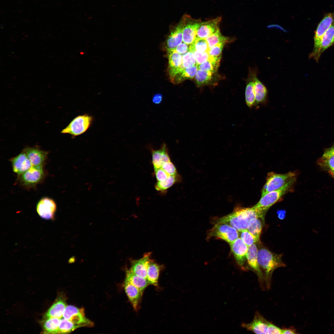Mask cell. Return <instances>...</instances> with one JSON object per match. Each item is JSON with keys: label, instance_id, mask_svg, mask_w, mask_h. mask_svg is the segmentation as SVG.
<instances>
[{"label": "cell", "instance_id": "obj_1", "mask_svg": "<svg viewBox=\"0 0 334 334\" xmlns=\"http://www.w3.org/2000/svg\"><path fill=\"white\" fill-rule=\"evenodd\" d=\"M268 210L263 208H237L232 213L218 220L217 223L229 225L239 232L247 229L249 223L253 218H264Z\"/></svg>", "mask_w": 334, "mask_h": 334}, {"label": "cell", "instance_id": "obj_2", "mask_svg": "<svg viewBox=\"0 0 334 334\" xmlns=\"http://www.w3.org/2000/svg\"><path fill=\"white\" fill-rule=\"evenodd\" d=\"M281 258V255L274 254L265 248L258 250V262L263 276L265 288L269 289L270 287L272 276L274 270L285 266Z\"/></svg>", "mask_w": 334, "mask_h": 334}, {"label": "cell", "instance_id": "obj_3", "mask_svg": "<svg viewBox=\"0 0 334 334\" xmlns=\"http://www.w3.org/2000/svg\"><path fill=\"white\" fill-rule=\"evenodd\" d=\"M297 173L289 172L285 174H278L273 172L268 173L266 181L262 190L261 197L271 191L280 188L288 183L296 180Z\"/></svg>", "mask_w": 334, "mask_h": 334}, {"label": "cell", "instance_id": "obj_4", "mask_svg": "<svg viewBox=\"0 0 334 334\" xmlns=\"http://www.w3.org/2000/svg\"><path fill=\"white\" fill-rule=\"evenodd\" d=\"M93 120L92 116L88 114L79 115L75 118L61 133L69 134L75 137L86 132Z\"/></svg>", "mask_w": 334, "mask_h": 334}, {"label": "cell", "instance_id": "obj_5", "mask_svg": "<svg viewBox=\"0 0 334 334\" xmlns=\"http://www.w3.org/2000/svg\"><path fill=\"white\" fill-rule=\"evenodd\" d=\"M296 180L292 181L277 190L270 192L261 197L259 201L253 207L267 209L277 202L285 194L292 190Z\"/></svg>", "mask_w": 334, "mask_h": 334}, {"label": "cell", "instance_id": "obj_6", "mask_svg": "<svg viewBox=\"0 0 334 334\" xmlns=\"http://www.w3.org/2000/svg\"><path fill=\"white\" fill-rule=\"evenodd\" d=\"M239 232L229 225L217 223L210 230L208 237H215L230 243L238 238Z\"/></svg>", "mask_w": 334, "mask_h": 334}, {"label": "cell", "instance_id": "obj_7", "mask_svg": "<svg viewBox=\"0 0 334 334\" xmlns=\"http://www.w3.org/2000/svg\"><path fill=\"white\" fill-rule=\"evenodd\" d=\"M182 19L183 23V41L190 45L196 38L197 30L202 21L200 19H195L187 15H184Z\"/></svg>", "mask_w": 334, "mask_h": 334}, {"label": "cell", "instance_id": "obj_8", "mask_svg": "<svg viewBox=\"0 0 334 334\" xmlns=\"http://www.w3.org/2000/svg\"><path fill=\"white\" fill-rule=\"evenodd\" d=\"M334 23V12L326 14L320 22L315 32L314 49L310 54V58H313L315 57L319 49L323 36Z\"/></svg>", "mask_w": 334, "mask_h": 334}, {"label": "cell", "instance_id": "obj_9", "mask_svg": "<svg viewBox=\"0 0 334 334\" xmlns=\"http://www.w3.org/2000/svg\"><path fill=\"white\" fill-rule=\"evenodd\" d=\"M44 176L42 166H32L20 175L21 184L27 187H32L42 181Z\"/></svg>", "mask_w": 334, "mask_h": 334}, {"label": "cell", "instance_id": "obj_10", "mask_svg": "<svg viewBox=\"0 0 334 334\" xmlns=\"http://www.w3.org/2000/svg\"><path fill=\"white\" fill-rule=\"evenodd\" d=\"M56 209L55 201L47 197L41 199L36 206V210L38 215L42 219L46 220H54Z\"/></svg>", "mask_w": 334, "mask_h": 334}, {"label": "cell", "instance_id": "obj_11", "mask_svg": "<svg viewBox=\"0 0 334 334\" xmlns=\"http://www.w3.org/2000/svg\"><path fill=\"white\" fill-rule=\"evenodd\" d=\"M258 250L255 243L248 246L247 254V261L249 267L257 276L260 286L263 289L265 288L264 279L258 262Z\"/></svg>", "mask_w": 334, "mask_h": 334}, {"label": "cell", "instance_id": "obj_12", "mask_svg": "<svg viewBox=\"0 0 334 334\" xmlns=\"http://www.w3.org/2000/svg\"><path fill=\"white\" fill-rule=\"evenodd\" d=\"M230 245L231 250L238 264L242 269H245L244 265L247 261L248 246L240 238H238Z\"/></svg>", "mask_w": 334, "mask_h": 334}, {"label": "cell", "instance_id": "obj_13", "mask_svg": "<svg viewBox=\"0 0 334 334\" xmlns=\"http://www.w3.org/2000/svg\"><path fill=\"white\" fill-rule=\"evenodd\" d=\"M269 322L259 312H256L253 321L249 323L242 324V326L256 334H267V330Z\"/></svg>", "mask_w": 334, "mask_h": 334}, {"label": "cell", "instance_id": "obj_14", "mask_svg": "<svg viewBox=\"0 0 334 334\" xmlns=\"http://www.w3.org/2000/svg\"><path fill=\"white\" fill-rule=\"evenodd\" d=\"M258 73L257 67L250 69L247 79L245 91V99L246 104L250 108L256 106L254 81L255 78L257 76Z\"/></svg>", "mask_w": 334, "mask_h": 334}, {"label": "cell", "instance_id": "obj_15", "mask_svg": "<svg viewBox=\"0 0 334 334\" xmlns=\"http://www.w3.org/2000/svg\"><path fill=\"white\" fill-rule=\"evenodd\" d=\"M151 252L146 253L139 259L131 260L130 271L141 277L147 279V269L151 259Z\"/></svg>", "mask_w": 334, "mask_h": 334}, {"label": "cell", "instance_id": "obj_16", "mask_svg": "<svg viewBox=\"0 0 334 334\" xmlns=\"http://www.w3.org/2000/svg\"><path fill=\"white\" fill-rule=\"evenodd\" d=\"M221 20L217 17L205 22H202L197 32L196 38L206 39L219 29L218 25Z\"/></svg>", "mask_w": 334, "mask_h": 334}, {"label": "cell", "instance_id": "obj_17", "mask_svg": "<svg viewBox=\"0 0 334 334\" xmlns=\"http://www.w3.org/2000/svg\"><path fill=\"white\" fill-rule=\"evenodd\" d=\"M11 161L13 171L19 175L22 174L32 166L27 155L23 151Z\"/></svg>", "mask_w": 334, "mask_h": 334}, {"label": "cell", "instance_id": "obj_18", "mask_svg": "<svg viewBox=\"0 0 334 334\" xmlns=\"http://www.w3.org/2000/svg\"><path fill=\"white\" fill-rule=\"evenodd\" d=\"M23 151L27 155L32 166H42L48 154L47 151L35 147H27Z\"/></svg>", "mask_w": 334, "mask_h": 334}, {"label": "cell", "instance_id": "obj_19", "mask_svg": "<svg viewBox=\"0 0 334 334\" xmlns=\"http://www.w3.org/2000/svg\"><path fill=\"white\" fill-rule=\"evenodd\" d=\"M124 287L125 292L135 311L139 307L143 292L129 282L125 281Z\"/></svg>", "mask_w": 334, "mask_h": 334}, {"label": "cell", "instance_id": "obj_20", "mask_svg": "<svg viewBox=\"0 0 334 334\" xmlns=\"http://www.w3.org/2000/svg\"><path fill=\"white\" fill-rule=\"evenodd\" d=\"M183 23L181 19L179 22L171 32L166 41L167 50H172L181 44L183 41Z\"/></svg>", "mask_w": 334, "mask_h": 334}, {"label": "cell", "instance_id": "obj_21", "mask_svg": "<svg viewBox=\"0 0 334 334\" xmlns=\"http://www.w3.org/2000/svg\"><path fill=\"white\" fill-rule=\"evenodd\" d=\"M151 151L154 169L161 168L163 163L171 161L168 149L165 143L163 144L160 149H152Z\"/></svg>", "mask_w": 334, "mask_h": 334}, {"label": "cell", "instance_id": "obj_22", "mask_svg": "<svg viewBox=\"0 0 334 334\" xmlns=\"http://www.w3.org/2000/svg\"><path fill=\"white\" fill-rule=\"evenodd\" d=\"M169 72L170 79L181 69L184 68L182 65V56L172 50H168Z\"/></svg>", "mask_w": 334, "mask_h": 334}, {"label": "cell", "instance_id": "obj_23", "mask_svg": "<svg viewBox=\"0 0 334 334\" xmlns=\"http://www.w3.org/2000/svg\"><path fill=\"white\" fill-rule=\"evenodd\" d=\"M334 43V23L323 36L319 49L313 59L318 62L321 54Z\"/></svg>", "mask_w": 334, "mask_h": 334}, {"label": "cell", "instance_id": "obj_24", "mask_svg": "<svg viewBox=\"0 0 334 334\" xmlns=\"http://www.w3.org/2000/svg\"><path fill=\"white\" fill-rule=\"evenodd\" d=\"M254 89L256 101V106L258 105H264L268 101V92L265 85L256 76L254 81Z\"/></svg>", "mask_w": 334, "mask_h": 334}, {"label": "cell", "instance_id": "obj_25", "mask_svg": "<svg viewBox=\"0 0 334 334\" xmlns=\"http://www.w3.org/2000/svg\"><path fill=\"white\" fill-rule=\"evenodd\" d=\"M66 306L64 299L59 298L48 309L44 316V319L50 318L61 319Z\"/></svg>", "mask_w": 334, "mask_h": 334}, {"label": "cell", "instance_id": "obj_26", "mask_svg": "<svg viewBox=\"0 0 334 334\" xmlns=\"http://www.w3.org/2000/svg\"><path fill=\"white\" fill-rule=\"evenodd\" d=\"M163 266L157 263L152 259H150L148 263L147 279L150 285L156 287L158 286V279Z\"/></svg>", "mask_w": 334, "mask_h": 334}, {"label": "cell", "instance_id": "obj_27", "mask_svg": "<svg viewBox=\"0 0 334 334\" xmlns=\"http://www.w3.org/2000/svg\"><path fill=\"white\" fill-rule=\"evenodd\" d=\"M198 69L197 65L191 68H183L170 79L171 81L174 84H177L186 79H193L194 78Z\"/></svg>", "mask_w": 334, "mask_h": 334}, {"label": "cell", "instance_id": "obj_28", "mask_svg": "<svg viewBox=\"0 0 334 334\" xmlns=\"http://www.w3.org/2000/svg\"><path fill=\"white\" fill-rule=\"evenodd\" d=\"M125 281L129 282L143 292L145 289L150 285L147 279L141 277L127 270L126 272Z\"/></svg>", "mask_w": 334, "mask_h": 334}, {"label": "cell", "instance_id": "obj_29", "mask_svg": "<svg viewBox=\"0 0 334 334\" xmlns=\"http://www.w3.org/2000/svg\"><path fill=\"white\" fill-rule=\"evenodd\" d=\"M318 162V164L334 178V154L327 150Z\"/></svg>", "mask_w": 334, "mask_h": 334}, {"label": "cell", "instance_id": "obj_30", "mask_svg": "<svg viewBox=\"0 0 334 334\" xmlns=\"http://www.w3.org/2000/svg\"><path fill=\"white\" fill-rule=\"evenodd\" d=\"M214 73L198 69L194 77L196 85L201 87L212 84Z\"/></svg>", "mask_w": 334, "mask_h": 334}, {"label": "cell", "instance_id": "obj_31", "mask_svg": "<svg viewBox=\"0 0 334 334\" xmlns=\"http://www.w3.org/2000/svg\"><path fill=\"white\" fill-rule=\"evenodd\" d=\"M61 319L50 318L43 319L42 323L44 333H58Z\"/></svg>", "mask_w": 334, "mask_h": 334}, {"label": "cell", "instance_id": "obj_32", "mask_svg": "<svg viewBox=\"0 0 334 334\" xmlns=\"http://www.w3.org/2000/svg\"><path fill=\"white\" fill-rule=\"evenodd\" d=\"M180 179L181 177L179 175H170L164 181H157L155 185V188L156 191L164 193L175 183L180 181Z\"/></svg>", "mask_w": 334, "mask_h": 334}, {"label": "cell", "instance_id": "obj_33", "mask_svg": "<svg viewBox=\"0 0 334 334\" xmlns=\"http://www.w3.org/2000/svg\"><path fill=\"white\" fill-rule=\"evenodd\" d=\"M264 218L258 217L253 218L249 221L247 230L259 240Z\"/></svg>", "mask_w": 334, "mask_h": 334}, {"label": "cell", "instance_id": "obj_34", "mask_svg": "<svg viewBox=\"0 0 334 334\" xmlns=\"http://www.w3.org/2000/svg\"><path fill=\"white\" fill-rule=\"evenodd\" d=\"M209 49L218 44L222 43H225L229 42V38L223 36L219 28L216 32L206 38Z\"/></svg>", "mask_w": 334, "mask_h": 334}, {"label": "cell", "instance_id": "obj_35", "mask_svg": "<svg viewBox=\"0 0 334 334\" xmlns=\"http://www.w3.org/2000/svg\"><path fill=\"white\" fill-rule=\"evenodd\" d=\"M209 50L207 41L205 38H196L193 43L190 45L189 51L198 52H208Z\"/></svg>", "mask_w": 334, "mask_h": 334}, {"label": "cell", "instance_id": "obj_36", "mask_svg": "<svg viewBox=\"0 0 334 334\" xmlns=\"http://www.w3.org/2000/svg\"><path fill=\"white\" fill-rule=\"evenodd\" d=\"M79 328L71 321L62 319H61L58 333H68Z\"/></svg>", "mask_w": 334, "mask_h": 334}, {"label": "cell", "instance_id": "obj_37", "mask_svg": "<svg viewBox=\"0 0 334 334\" xmlns=\"http://www.w3.org/2000/svg\"><path fill=\"white\" fill-rule=\"evenodd\" d=\"M220 61L209 59L205 62L197 65L198 69L201 71L215 73L220 65Z\"/></svg>", "mask_w": 334, "mask_h": 334}, {"label": "cell", "instance_id": "obj_38", "mask_svg": "<svg viewBox=\"0 0 334 334\" xmlns=\"http://www.w3.org/2000/svg\"><path fill=\"white\" fill-rule=\"evenodd\" d=\"M182 65L184 68H191L197 65L194 54L191 51H189L182 55Z\"/></svg>", "mask_w": 334, "mask_h": 334}, {"label": "cell", "instance_id": "obj_39", "mask_svg": "<svg viewBox=\"0 0 334 334\" xmlns=\"http://www.w3.org/2000/svg\"><path fill=\"white\" fill-rule=\"evenodd\" d=\"M239 232L240 238L248 247L259 241L247 229Z\"/></svg>", "mask_w": 334, "mask_h": 334}, {"label": "cell", "instance_id": "obj_40", "mask_svg": "<svg viewBox=\"0 0 334 334\" xmlns=\"http://www.w3.org/2000/svg\"><path fill=\"white\" fill-rule=\"evenodd\" d=\"M225 43H221L210 49L208 51L210 59L220 60L221 54Z\"/></svg>", "mask_w": 334, "mask_h": 334}, {"label": "cell", "instance_id": "obj_41", "mask_svg": "<svg viewBox=\"0 0 334 334\" xmlns=\"http://www.w3.org/2000/svg\"><path fill=\"white\" fill-rule=\"evenodd\" d=\"M83 311L82 310L71 305L66 306L64 311L63 317L64 319L69 320L75 314Z\"/></svg>", "mask_w": 334, "mask_h": 334}, {"label": "cell", "instance_id": "obj_42", "mask_svg": "<svg viewBox=\"0 0 334 334\" xmlns=\"http://www.w3.org/2000/svg\"><path fill=\"white\" fill-rule=\"evenodd\" d=\"M193 53L195 55L197 65L202 64L209 59V56L208 52H198L195 51Z\"/></svg>", "mask_w": 334, "mask_h": 334}, {"label": "cell", "instance_id": "obj_43", "mask_svg": "<svg viewBox=\"0 0 334 334\" xmlns=\"http://www.w3.org/2000/svg\"><path fill=\"white\" fill-rule=\"evenodd\" d=\"M161 168L170 175H179L175 165L171 161L163 163Z\"/></svg>", "mask_w": 334, "mask_h": 334}, {"label": "cell", "instance_id": "obj_44", "mask_svg": "<svg viewBox=\"0 0 334 334\" xmlns=\"http://www.w3.org/2000/svg\"><path fill=\"white\" fill-rule=\"evenodd\" d=\"M154 170L156 179L158 181H164L170 175L161 167L154 169Z\"/></svg>", "mask_w": 334, "mask_h": 334}, {"label": "cell", "instance_id": "obj_45", "mask_svg": "<svg viewBox=\"0 0 334 334\" xmlns=\"http://www.w3.org/2000/svg\"><path fill=\"white\" fill-rule=\"evenodd\" d=\"M183 42L178 45L175 49L171 50L174 51L180 54L186 53L189 51L190 46Z\"/></svg>", "mask_w": 334, "mask_h": 334}, {"label": "cell", "instance_id": "obj_46", "mask_svg": "<svg viewBox=\"0 0 334 334\" xmlns=\"http://www.w3.org/2000/svg\"><path fill=\"white\" fill-rule=\"evenodd\" d=\"M282 329L269 322L267 334H281Z\"/></svg>", "mask_w": 334, "mask_h": 334}, {"label": "cell", "instance_id": "obj_47", "mask_svg": "<svg viewBox=\"0 0 334 334\" xmlns=\"http://www.w3.org/2000/svg\"><path fill=\"white\" fill-rule=\"evenodd\" d=\"M163 96L161 94L159 93L156 94L153 96L152 101L155 104H159L162 101Z\"/></svg>", "mask_w": 334, "mask_h": 334}, {"label": "cell", "instance_id": "obj_48", "mask_svg": "<svg viewBox=\"0 0 334 334\" xmlns=\"http://www.w3.org/2000/svg\"><path fill=\"white\" fill-rule=\"evenodd\" d=\"M296 330L293 328L282 329L281 334H297Z\"/></svg>", "mask_w": 334, "mask_h": 334}, {"label": "cell", "instance_id": "obj_49", "mask_svg": "<svg viewBox=\"0 0 334 334\" xmlns=\"http://www.w3.org/2000/svg\"><path fill=\"white\" fill-rule=\"evenodd\" d=\"M330 152L334 154V147L330 148L327 150Z\"/></svg>", "mask_w": 334, "mask_h": 334}]
</instances>
